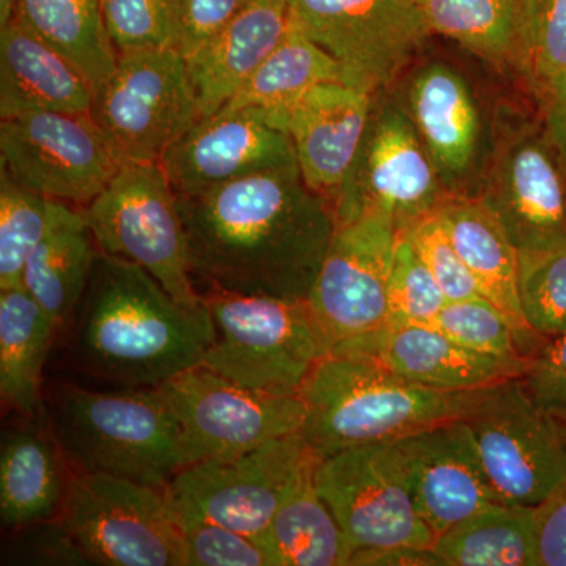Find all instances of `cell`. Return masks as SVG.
Segmentation results:
<instances>
[{
    "instance_id": "20",
    "label": "cell",
    "mask_w": 566,
    "mask_h": 566,
    "mask_svg": "<svg viewBox=\"0 0 566 566\" xmlns=\"http://www.w3.org/2000/svg\"><path fill=\"white\" fill-rule=\"evenodd\" d=\"M370 114V92L345 82H323L286 117L304 185L333 208L363 144Z\"/></svg>"
},
{
    "instance_id": "34",
    "label": "cell",
    "mask_w": 566,
    "mask_h": 566,
    "mask_svg": "<svg viewBox=\"0 0 566 566\" xmlns=\"http://www.w3.org/2000/svg\"><path fill=\"white\" fill-rule=\"evenodd\" d=\"M63 205L24 188L0 169V290L22 286L25 263L54 226Z\"/></svg>"
},
{
    "instance_id": "4",
    "label": "cell",
    "mask_w": 566,
    "mask_h": 566,
    "mask_svg": "<svg viewBox=\"0 0 566 566\" xmlns=\"http://www.w3.org/2000/svg\"><path fill=\"white\" fill-rule=\"evenodd\" d=\"M483 389L447 392L406 381L360 357L329 353L312 368L300 397L303 433L318 457L382 442H397L464 419Z\"/></svg>"
},
{
    "instance_id": "31",
    "label": "cell",
    "mask_w": 566,
    "mask_h": 566,
    "mask_svg": "<svg viewBox=\"0 0 566 566\" xmlns=\"http://www.w3.org/2000/svg\"><path fill=\"white\" fill-rule=\"evenodd\" d=\"M17 18L69 59L93 91L117 69L118 52L104 24L102 0H17Z\"/></svg>"
},
{
    "instance_id": "22",
    "label": "cell",
    "mask_w": 566,
    "mask_h": 566,
    "mask_svg": "<svg viewBox=\"0 0 566 566\" xmlns=\"http://www.w3.org/2000/svg\"><path fill=\"white\" fill-rule=\"evenodd\" d=\"M439 221L474 275L480 293L509 318L528 357L546 338L528 326L520 301V251L482 197L447 196Z\"/></svg>"
},
{
    "instance_id": "17",
    "label": "cell",
    "mask_w": 566,
    "mask_h": 566,
    "mask_svg": "<svg viewBox=\"0 0 566 566\" xmlns=\"http://www.w3.org/2000/svg\"><path fill=\"white\" fill-rule=\"evenodd\" d=\"M159 164L181 197L199 196L240 178L297 166L285 125L263 107H222L210 117L200 118Z\"/></svg>"
},
{
    "instance_id": "14",
    "label": "cell",
    "mask_w": 566,
    "mask_h": 566,
    "mask_svg": "<svg viewBox=\"0 0 566 566\" xmlns=\"http://www.w3.org/2000/svg\"><path fill=\"white\" fill-rule=\"evenodd\" d=\"M290 21L340 63L345 84L374 93L431 31L419 0H289Z\"/></svg>"
},
{
    "instance_id": "43",
    "label": "cell",
    "mask_w": 566,
    "mask_h": 566,
    "mask_svg": "<svg viewBox=\"0 0 566 566\" xmlns=\"http://www.w3.org/2000/svg\"><path fill=\"white\" fill-rule=\"evenodd\" d=\"M521 381L536 403L566 422V333L546 338Z\"/></svg>"
},
{
    "instance_id": "46",
    "label": "cell",
    "mask_w": 566,
    "mask_h": 566,
    "mask_svg": "<svg viewBox=\"0 0 566 566\" xmlns=\"http://www.w3.org/2000/svg\"><path fill=\"white\" fill-rule=\"evenodd\" d=\"M349 565L374 566H444L433 547H387L357 551Z\"/></svg>"
},
{
    "instance_id": "40",
    "label": "cell",
    "mask_w": 566,
    "mask_h": 566,
    "mask_svg": "<svg viewBox=\"0 0 566 566\" xmlns=\"http://www.w3.org/2000/svg\"><path fill=\"white\" fill-rule=\"evenodd\" d=\"M420 259L427 264L447 301L482 296L474 275L468 270L438 214H430L406 230Z\"/></svg>"
},
{
    "instance_id": "30",
    "label": "cell",
    "mask_w": 566,
    "mask_h": 566,
    "mask_svg": "<svg viewBox=\"0 0 566 566\" xmlns=\"http://www.w3.org/2000/svg\"><path fill=\"white\" fill-rule=\"evenodd\" d=\"M255 542L271 566L349 565L353 549L315 486V474L294 491Z\"/></svg>"
},
{
    "instance_id": "12",
    "label": "cell",
    "mask_w": 566,
    "mask_h": 566,
    "mask_svg": "<svg viewBox=\"0 0 566 566\" xmlns=\"http://www.w3.org/2000/svg\"><path fill=\"white\" fill-rule=\"evenodd\" d=\"M161 387L180 424L181 469L303 430L300 395L249 389L200 364Z\"/></svg>"
},
{
    "instance_id": "16",
    "label": "cell",
    "mask_w": 566,
    "mask_h": 566,
    "mask_svg": "<svg viewBox=\"0 0 566 566\" xmlns=\"http://www.w3.org/2000/svg\"><path fill=\"white\" fill-rule=\"evenodd\" d=\"M447 196L415 123L403 112L382 111L367 132L334 202L335 226L381 212L398 233L434 214Z\"/></svg>"
},
{
    "instance_id": "15",
    "label": "cell",
    "mask_w": 566,
    "mask_h": 566,
    "mask_svg": "<svg viewBox=\"0 0 566 566\" xmlns=\"http://www.w3.org/2000/svg\"><path fill=\"white\" fill-rule=\"evenodd\" d=\"M398 230L381 212L337 223L307 303L329 353L385 326Z\"/></svg>"
},
{
    "instance_id": "6",
    "label": "cell",
    "mask_w": 566,
    "mask_h": 566,
    "mask_svg": "<svg viewBox=\"0 0 566 566\" xmlns=\"http://www.w3.org/2000/svg\"><path fill=\"white\" fill-rule=\"evenodd\" d=\"M319 460L300 431L241 455L186 465L164 493L178 526L208 521L255 539Z\"/></svg>"
},
{
    "instance_id": "5",
    "label": "cell",
    "mask_w": 566,
    "mask_h": 566,
    "mask_svg": "<svg viewBox=\"0 0 566 566\" xmlns=\"http://www.w3.org/2000/svg\"><path fill=\"white\" fill-rule=\"evenodd\" d=\"M214 338L203 367L263 392L300 395L326 340L307 301L210 292L203 296Z\"/></svg>"
},
{
    "instance_id": "42",
    "label": "cell",
    "mask_w": 566,
    "mask_h": 566,
    "mask_svg": "<svg viewBox=\"0 0 566 566\" xmlns=\"http://www.w3.org/2000/svg\"><path fill=\"white\" fill-rule=\"evenodd\" d=\"M6 546L3 564L91 565L61 521H46L20 528Z\"/></svg>"
},
{
    "instance_id": "7",
    "label": "cell",
    "mask_w": 566,
    "mask_h": 566,
    "mask_svg": "<svg viewBox=\"0 0 566 566\" xmlns=\"http://www.w3.org/2000/svg\"><path fill=\"white\" fill-rule=\"evenodd\" d=\"M99 252L139 264L182 305L199 307L178 196L159 163H125L84 208Z\"/></svg>"
},
{
    "instance_id": "9",
    "label": "cell",
    "mask_w": 566,
    "mask_h": 566,
    "mask_svg": "<svg viewBox=\"0 0 566 566\" xmlns=\"http://www.w3.org/2000/svg\"><path fill=\"white\" fill-rule=\"evenodd\" d=\"M92 117L122 163H161L202 118L178 50L118 54L117 69L96 88Z\"/></svg>"
},
{
    "instance_id": "27",
    "label": "cell",
    "mask_w": 566,
    "mask_h": 566,
    "mask_svg": "<svg viewBox=\"0 0 566 566\" xmlns=\"http://www.w3.org/2000/svg\"><path fill=\"white\" fill-rule=\"evenodd\" d=\"M96 253L98 248L84 210L63 205L54 226L29 256L22 275L25 292L57 329L73 318L87 289Z\"/></svg>"
},
{
    "instance_id": "3",
    "label": "cell",
    "mask_w": 566,
    "mask_h": 566,
    "mask_svg": "<svg viewBox=\"0 0 566 566\" xmlns=\"http://www.w3.org/2000/svg\"><path fill=\"white\" fill-rule=\"evenodd\" d=\"M44 417L71 472L166 490L181 469L180 424L163 387L93 390L55 382Z\"/></svg>"
},
{
    "instance_id": "26",
    "label": "cell",
    "mask_w": 566,
    "mask_h": 566,
    "mask_svg": "<svg viewBox=\"0 0 566 566\" xmlns=\"http://www.w3.org/2000/svg\"><path fill=\"white\" fill-rule=\"evenodd\" d=\"M412 123L439 178L455 181L474 161L480 118L460 74L441 63L420 71L409 92Z\"/></svg>"
},
{
    "instance_id": "37",
    "label": "cell",
    "mask_w": 566,
    "mask_h": 566,
    "mask_svg": "<svg viewBox=\"0 0 566 566\" xmlns=\"http://www.w3.org/2000/svg\"><path fill=\"white\" fill-rule=\"evenodd\" d=\"M104 24L118 54L177 50L175 0H102Z\"/></svg>"
},
{
    "instance_id": "25",
    "label": "cell",
    "mask_w": 566,
    "mask_h": 566,
    "mask_svg": "<svg viewBox=\"0 0 566 566\" xmlns=\"http://www.w3.org/2000/svg\"><path fill=\"white\" fill-rule=\"evenodd\" d=\"M71 472L46 417L25 419L3 436L0 450V517L9 531L61 516Z\"/></svg>"
},
{
    "instance_id": "36",
    "label": "cell",
    "mask_w": 566,
    "mask_h": 566,
    "mask_svg": "<svg viewBox=\"0 0 566 566\" xmlns=\"http://www.w3.org/2000/svg\"><path fill=\"white\" fill-rule=\"evenodd\" d=\"M520 301L524 318L539 337L566 333V241L520 252Z\"/></svg>"
},
{
    "instance_id": "13",
    "label": "cell",
    "mask_w": 566,
    "mask_h": 566,
    "mask_svg": "<svg viewBox=\"0 0 566 566\" xmlns=\"http://www.w3.org/2000/svg\"><path fill=\"white\" fill-rule=\"evenodd\" d=\"M122 164L92 114L31 112L0 123V169L52 200L87 207Z\"/></svg>"
},
{
    "instance_id": "38",
    "label": "cell",
    "mask_w": 566,
    "mask_h": 566,
    "mask_svg": "<svg viewBox=\"0 0 566 566\" xmlns=\"http://www.w3.org/2000/svg\"><path fill=\"white\" fill-rule=\"evenodd\" d=\"M387 323L433 324L449 303L405 232L398 233L390 271Z\"/></svg>"
},
{
    "instance_id": "47",
    "label": "cell",
    "mask_w": 566,
    "mask_h": 566,
    "mask_svg": "<svg viewBox=\"0 0 566 566\" xmlns=\"http://www.w3.org/2000/svg\"><path fill=\"white\" fill-rule=\"evenodd\" d=\"M547 91V132L566 169V74L545 85Z\"/></svg>"
},
{
    "instance_id": "8",
    "label": "cell",
    "mask_w": 566,
    "mask_h": 566,
    "mask_svg": "<svg viewBox=\"0 0 566 566\" xmlns=\"http://www.w3.org/2000/svg\"><path fill=\"white\" fill-rule=\"evenodd\" d=\"M57 520L91 565L186 566L181 528L159 488L73 472Z\"/></svg>"
},
{
    "instance_id": "33",
    "label": "cell",
    "mask_w": 566,
    "mask_h": 566,
    "mask_svg": "<svg viewBox=\"0 0 566 566\" xmlns=\"http://www.w3.org/2000/svg\"><path fill=\"white\" fill-rule=\"evenodd\" d=\"M431 32L490 61L521 59L526 0H419Z\"/></svg>"
},
{
    "instance_id": "32",
    "label": "cell",
    "mask_w": 566,
    "mask_h": 566,
    "mask_svg": "<svg viewBox=\"0 0 566 566\" xmlns=\"http://www.w3.org/2000/svg\"><path fill=\"white\" fill-rule=\"evenodd\" d=\"M444 566H536L534 506L488 505L436 538Z\"/></svg>"
},
{
    "instance_id": "24",
    "label": "cell",
    "mask_w": 566,
    "mask_h": 566,
    "mask_svg": "<svg viewBox=\"0 0 566 566\" xmlns=\"http://www.w3.org/2000/svg\"><path fill=\"white\" fill-rule=\"evenodd\" d=\"M95 91L76 66L14 18L0 29V117L91 114Z\"/></svg>"
},
{
    "instance_id": "2",
    "label": "cell",
    "mask_w": 566,
    "mask_h": 566,
    "mask_svg": "<svg viewBox=\"0 0 566 566\" xmlns=\"http://www.w3.org/2000/svg\"><path fill=\"white\" fill-rule=\"evenodd\" d=\"M73 319L82 374L132 389L161 387L196 367L214 338L205 301L182 305L139 264L99 251Z\"/></svg>"
},
{
    "instance_id": "11",
    "label": "cell",
    "mask_w": 566,
    "mask_h": 566,
    "mask_svg": "<svg viewBox=\"0 0 566 566\" xmlns=\"http://www.w3.org/2000/svg\"><path fill=\"white\" fill-rule=\"evenodd\" d=\"M315 486L353 554L434 546V532L417 510L398 442L354 447L322 458Z\"/></svg>"
},
{
    "instance_id": "48",
    "label": "cell",
    "mask_w": 566,
    "mask_h": 566,
    "mask_svg": "<svg viewBox=\"0 0 566 566\" xmlns=\"http://www.w3.org/2000/svg\"><path fill=\"white\" fill-rule=\"evenodd\" d=\"M17 18V0H0V29Z\"/></svg>"
},
{
    "instance_id": "29",
    "label": "cell",
    "mask_w": 566,
    "mask_h": 566,
    "mask_svg": "<svg viewBox=\"0 0 566 566\" xmlns=\"http://www.w3.org/2000/svg\"><path fill=\"white\" fill-rule=\"evenodd\" d=\"M323 82H345L340 63L290 21L281 43L223 109L263 107L274 112L286 128L290 111Z\"/></svg>"
},
{
    "instance_id": "41",
    "label": "cell",
    "mask_w": 566,
    "mask_h": 566,
    "mask_svg": "<svg viewBox=\"0 0 566 566\" xmlns=\"http://www.w3.org/2000/svg\"><path fill=\"white\" fill-rule=\"evenodd\" d=\"M180 528L186 566H271L251 536L208 521H192Z\"/></svg>"
},
{
    "instance_id": "39",
    "label": "cell",
    "mask_w": 566,
    "mask_h": 566,
    "mask_svg": "<svg viewBox=\"0 0 566 566\" xmlns=\"http://www.w3.org/2000/svg\"><path fill=\"white\" fill-rule=\"evenodd\" d=\"M521 61L547 85L566 74V0H526Z\"/></svg>"
},
{
    "instance_id": "45",
    "label": "cell",
    "mask_w": 566,
    "mask_h": 566,
    "mask_svg": "<svg viewBox=\"0 0 566 566\" xmlns=\"http://www.w3.org/2000/svg\"><path fill=\"white\" fill-rule=\"evenodd\" d=\"M536 566H566V482L534 506Z\"/></svg>"
},
{
    "instance_id": "28",
    "label": "cell",
    "mask_w": 566,
    "mask_h": 566,
    "mask_svg": "<svg viewBox=\"0 0 566 566\" xmlns=\"http://www.w3.org/2000/svg\"><path fill=\"white\" fill-rule=\"evenodd\" d=\"M57 326L24 286L0 290V395L24 419L44 416V364Z\"/></svg>"
},
{
    "instance_id": "10",
    "label": "cell",
    "mask_w": 566,
    "mask_h": 566,
    "mask_svg": "<svg viewBox=\"0 0 566 566\" xmlns=\"http://www.w3.org/2000/svg\"><path fill=\"white\" fill-rule=\"evenodd\" d=\"M463 420L505 504L538 505L566 482V422L536 403L521 378L485 387Z\"/></svg>"
},
{
    "instance_id": "44",
    "label": "cell",
    "mask_w": 566,
    "mask_h": 566,
    "mask_svg": "<svg viewBox=\"0 0 566 566\" xmlns=\"http://www.w3.org/2000/svg\"><path fill=\"white\" fill-rule=\"evenodd\" d=\"M243 0H175L178 46L185 57L196 54L227 24Z\"/></svg>"
},
{
    "instance_id": "18",
    "label": "cell",
    "mask_w": 566,
    "mask_h": 566,
    "mask_svg": "<svg viewBox=\"0 0 566 566\" xmlns=\"http://www.w3.org/2000/svg\"><path fill=\"white\" fill-rule=\"evenodd\" d=\"M417 510L436 538L488 505L502 502L463 419L434 424L397 441Z\"/></svg>"
},
{
    "instance_id": "21",
    "label": "cell",
    "mask_w": 566,
    "mask_h": 566,
    "mask_svg": "<svg viewBox=\"0 0 566 566\" xmlns=\"http://www.w3.org/2000/svg\"><path fill=\"white\" fill-rule=\"evenodd\" d=\"M566 172L553 144L526 137L509 148L482 197L517 251L566 241Z\"/></svg>"
},
{
    "instance_id": "19",
    "label": "cell",
    "mask_w": 566,
    "mask_h": 566,
    "mask_svg": "<svg viewBox=\"0 0 566 566\" xmlns=\"http://www.w3.org/2000/svg\"><path fill=\"white\" fill-rule=\"evenodd\" d=\"M333 353L360 357L406 381L447 392L485 389L524 375L515 365L464 348L433 324L386 323Z\"/></svg>"
},
{
    "instance_id": "35",
    "label": "cell",
    "mask_w": 566,
    "mask_h": 566,
    "mask_svg": "<svg viewBox=\"0 0 566 566\" xmlns=\"http://www.w3.org/2000/svg\"><path fill=\"white\" fill-rule=\"evenodd\" d=\"M433 326L471 352L515 365L526 374L531 357L517 340L509 318L486 297L449 301Z\"/></svg>"
},
{
    "instance_id": "23",
    "label": "cell",
    "mask_w": 566,
    "mask_h": 566,
    "mask_svg": "<svg viewBox=\"0 0 566 566\" xmlns=\"http://www.w3.org/2000/svg\"><path fill=\"white\" fill-rule=\"evenodd\" d=\"M289 25V0H243L232 20L186 57L202 117H210L230 102L277 48Z\"/></svg>"
},
{
    "instance_id": "1",
    "label": "cell",
    "mask_w": 566,
    "mask_h": 566,
    "mask_svg": "<svg viewBox=\"0 0 566 566\" xmlns=\"http://www.w3.org/2000/svg\"><path fill=\"white\" fill-rule=\"evenodd\" d=\"M192 277L210 292L307 301L335 232L297 166L178 196Z\"/></svg>"
}]
</instances>
